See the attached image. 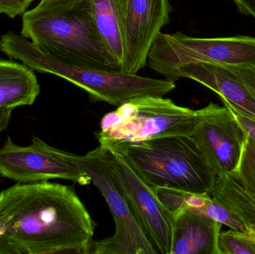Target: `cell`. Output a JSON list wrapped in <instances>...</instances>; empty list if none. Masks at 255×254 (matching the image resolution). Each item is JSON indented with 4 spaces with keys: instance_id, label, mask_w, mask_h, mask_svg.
I'll use <instances>...</instances> for the list:
<instances>
[{
    "instance_id": "1",
    "label": "cell",
    "mask_w": 255,
    "mask_h": 254,
    "mask_svg": "<svg viewBox=\"0 0 255 254\" xmlns=\"http://www.w3.org/2000/svg\"><path fill=\"white\" fill-rule=\"evenodd\" d=\"M96 227L73 186L16 183L0 192V254H91Z\"/></svg>"
},
{
    "instance_id": "2",
    "label": "cell",
    "mask_w": 255,
    "mask_h": 254,
    "mask_svg": "<svg viewBox=\"0 0 255 254\" xmlns=\"http://www.w3.org/2000/svg\"><path fill=\"white\" fill-rule=\"evenodd\" d=\"M21 35L69 65L122 72L99 34L86 0L39 3L22 14Z\"/></svg>"
},
{
    "instance_id": "3",
    "label": "cell",
    "mask_w": 255,
    "mask_h": 254,
    "mask_svg": "<svg viewBox=\"0 0 255 254\" xmlns=\"http://www.w3.org/2000/svg\"><path fill=\"white\" fill-rule=\"evenodd\" d=\"M0 51L10 59L22 61L31 70L68 81L86 91L94 101H103L116 107L138 97H163L176 86L175 82L167 79L69 65L44 53L28 39L13 31L1 36Z\"/></svg>"
},
{
    "instance_id": "4",
    "label": "cell",
    "mask_w": 255,
    "mask_h": 254,
    "mask_svg": "<svg viewBox=\"0 0 255 254\" xmlns=\"http://www.w3.org/2000/svg\"><path fill=\"white\" fill-rule=\"evenodd\" d=\"M104 148L121 155L152 189L169 188L211 195L214 192L217 174L189 137L172 136Z\"/></svg>"
},
{
    "instance_id": "5",
    "label": "cell",
    "mask_w": 255,
    "mask_h": 254,
    "mask_svg": "<svg viewBox=\"0 0 255 254\" xmlns=\"http://www.w3.org/2000/svg\"><path fill=\"white\" fill-rule=\"evenodd\" d=\"M198 110L163 97H138L103 116L96 134L102 146L137 143L161 137L191 135Z\"/></svg>"
},
{
    "instance_id": "6",
    "label": "cell",
    "mask_w": 255,
    "mask_h": 254,
    "mask_svg": "<svg viewBox=\"0 0 255 254\" xmlns=\"http://www.w3.org/2000/svg\"><path fill=\"white\" fill-rule=\"evenodd\" d=\"M66 158L88 174L104 197L115 223L112 237L94 242L91 254H157L139 226L117 184L109 162V152L101 145L86 155L65 152Z\"/></svg>"
},
{
    "instance_id": "7",
    "label": "cell",
    "mask_w": 255,
    "mask_h": 254,
    "mask_svg": "<svg viewBox=\"0 0 255 254\" xmlns=\"http://www.w3.org/2000/svg\"><path fill=\"white\" fill-rule=\"evenodd\" d=\"M197 62L255 66V37L196 38L160 32L148 54L150 68L172 82L179 67Z\"/></svg>"
},
{
    "instance_id": "8",
    "label": "cell",
    "mask_w": 255,
    "mask_h": 254,
    "mask_svg": "<svg viewBox=\"0 0 255 254\" xmlns=\"http://www.w3.org/2000/svg\"><path fill=\"white\" fill-rule=\"evenodd\" d=\"M0 175L17 183L70 180L86 186L91 183L87 173L66 158L64 151L34 136L28 146L15 144L7 137L0 149Z\"/></svg>"
},
{
    "instance_id": "9",
    "label": "cell",
    "mask_w": 255,
    "mask_h": 254,
    "mask_svg": "<svg viewBox=\"0 0 255 254\" xmlns=\"http://www.w3.org/2000/svg\"><path fill=\"white\" fill-rule=\"evenodd\" d=\"M198 110L190 138L217 175L238 170L248 134L227 107L210 102Z\"/></svg>"
},
{
    "instance_id": "10",
    "label": "cell",
    "mask_w": 255,
    "mask_h": 254,
    "mask_svg": "<svg viewBox=\"0 0 255 254\" xmlns=\"http://www.w3.org/2000/svg\"><path fill=\"white\" fill-rule=\"evenodd\" d=\"M109 162L117 184L157 253L170 254L172 213L161 202L154 189L145 183L121 155L112 150Z\"/></svg>"
},
{
    "instance_id": "11",
    "label": "cell",
    "mask_w": 255,
    "mask_h": 254,
    "mask_svg": "<svg viewBox=\"0 0 255 254\" xmlns=\"http://www.w3.org/2000/svg\"><path fill=\"white\" fill-rule=\"evenodd\" d=\"M187 78L207 86L226 107L255 119V66L197 62L179 67L173 82Z\"/></svg>"
},
{
    "instance_id": "12",
    "label": "cell",
    "mask_w": 255,
    "mask_h": 254,
    "mask_svg": "<svg viewBox=\"0 0 255 254\" xmlns=\"http://www.w3.org/2000/svg\"><path fill=\"white\" fill-rule=\"evenodd\" d=\"M171 11L169 0H127L126 73L136 74L145 67L151 46L162 28L170 22Z\"/></svg>"
},
{
    "instance_id": "13",
    "label": "cell",
    "mask_w": 255,
    "mask_h": 254,
    "mask_svg": "<svg viewBox=\"0 0 255 254\" xmlns=\"http://www.w3.org/2000/svg\"><path fill=\"white\" fill-rule=\"evenodd\" d=\"M172 213L170 254H220L222 224L187 210Z\"/></svg>"
},
{
    "instance_id": "14",
    "label": "cell",
    "mask_w": 255,
    "mask_h": 254,
    "mask_svg": "<svg viewBox=\"0 0 255 254\" xmlns=\"http://www.w3.org/2000/svg\"><path fill=\"white\" fill-rule=\"evenodd\" d=\"M127 0H86L93 22L107 49L126 73L125 16Z\"/></svg>"
},
{
    "instance_id": "15",
    "label": "cell",
    "mask_w": 255,
    "mask_h": 254,
    "mask_svg": "<svg viewBox=\"0 0 255 254\" xmlns=\"http://www.w3.org/2000/svg\"><path fill=\"white\" fill-rule=\"evenodd\" d=\"M161 202L170 210H184L217 221L232 229L247 231L244 222L227 207L206 193L158 187L154 189Z\"/></svg>"
},
{
    "instance_id": "16",
    "label": "cell",
    "mask_w": 255,
    "mask_h": 254,
    "mask_svg": "<svg viewBox=\"0 0 255 254\" xmlns=\"http://www.w3.org/2000/svg\"><path fill=\"white\" fill-rule=\"evenodd\" d=\"M33 70L24 64L0 59V107L32 105L40 94Z\"/></svg>"
},
{
    "instance_id": "17",
    "label": "cell",
    "mask_w": 255,
    "mask_h": 254,
    "mask_svg": "<svg viewBox=\"0 0 255 254\" xmlns=\"http://www.w3.org/2000/svg\"><path fill=\"white\" fill-rule=\"evenodd\" d=\"M212 197L236 215L247 228L255 225V189L241 183L233 173L217 175Z\"/></svg>"
},
{
    "instance_id": "18",
    "label": "cell",
    "mask_w": 255,
    "mask_h": 254,
    "mask_svg": "<svg viewBox=\"0 0 255 254\" xmlns=\"http://www.w3.org/2000/svg\"><path fill=\"white\" fill-rule=\"evenodd\" d=\"M218 246L220 254H255V240L247 231H220Z\"/></svg>"
},
{
    "instance_id": "19",
    "label": "cell",
    "mask_w": 255,
    "mask_h": 254,
    "mask_svg": "<svg viewBox=\"0 0 255 254\" xmlns=\"http://www.w3.org/2000/svg\"><path fill=\"white\" fill-rule=\"evenodd\" d=\"M235 177L250 187L255 189V140L248 136Z\"/></svg>"
},
{
    "instance_id": "20",
    "label": "cell",
    "mask_w": 255,
    "mask_h": 254,
    "mask_svg": "<svg viewBox=\"0 0 255 254\" xmlns=\"http://www.w3.org/2000/svg\"><path fill=\"white\" fill-rule=\"evenodd\" d=\"M35 0H0V13L13 18L24 14Z\"/></svg>"
},
{
    "instance_id": "21",
    "label": "cell",
    "mask_w": 255,
    "mask_h": 254,
    "mask_svg": "<svg viewBox=\"0 0 255 254\" xmlns=\"http://www.w3.org/2000/svg\"><path fill=\"white\" fill-rule=\"evenodd\" d=\"M227 107L233 113L234 116L238 120V123L244 128L245 132L255 140V119L247 117L231 107Z\"/></svg>"
},
{
    "instance_id": "22",
    "label": "cell",
    "mask_w": 255,
    "mask_h": 254,
    "mask_svg": "<svg viewBox=\"0 0 255 254\" xmlns=\"http://www.w3.org/2000/svg\"><path fill=\"white\" fill-rule=\"evenodd\" d=\"M241 13L255 18V0H233Z\"/></svg>"
},
{
    "instance_id": "23",
    "label": "cell",
    "mask_w": 255,
    "mask_h": 254,
    "mask_svg": "<svg viewBox=\"0 0 255 254\" xmlns=\"http://www.w3.org/2000/svg\"><path fill=\"white\" fill-rule=\"evenodd\" d=\"M13 110L10 107H0V134L8 127Z\"/></svg>"
},
{
    "instance_id": "24",
    "label": "cell",
    "mask_w": 255,
    "mask_h": 254,
    "mask_svg": "<svg viewBox=\"0 0 255 254\" xmlns=\"http://www.w3.org/2000/svg\"><path fill=\"white\" fill-rule=\"evenodd\" d=\"M76 1V0H41L40 2L42 3H64L70 2V1Z\"/></svg>"
},
{
    "instance_id": "25",
    "label": "cell",
    "mask_w": 255,
    "mask_h": 254,
    "mask_svg": "<svg viewBox=\"0 0 255 254\" xmlns=\"http://www.w3.org/2000/svg\"><path fill=\"white\" fill-rule=\"evenodd\" d=\"M247 232L250 233L255 240V225L253 226L247 227Z\"/></svg>"
}]
</instances>
